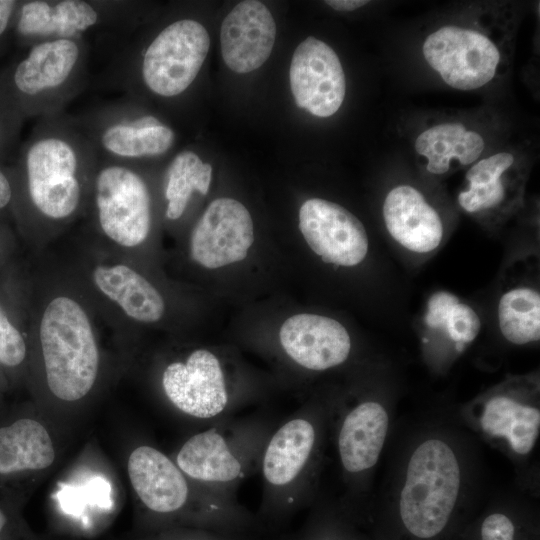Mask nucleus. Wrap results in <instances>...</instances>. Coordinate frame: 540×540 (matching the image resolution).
Returning a JSON list of instances; mask_svg holds the SVG:
<instances>
[{"instance_id": "f257e3e1", "label": "nucleus", "mask_w": 540, "mask_h": 540, "mask_svg": "<svg viewBox=\"0 0 540 540\" xmlns=\"http://www.w3.org/2000/svg\"><path fill=\"white\" fill-rule=\"evenodd\" d=\"M127 470L137 497L154 516L179 517L197 529L237 534L259 531L255 514L238 501L208 491L153 446L136 447L128 458Z\"/></svg>"}, {"instance_id": "f03ea898", "label": "nucleus", "mask_w": 540, "mask_h": 540, "mask_svg": "<svg viewBox=\"0 0 540 540\" xmlns=\"http://www.w3.org/2000/svg\"><path fill=\"white\" fill-rule=\"evenodd\" d=\"M307 405L288 416L270 434L260 460L262 493L256 521L277 530L310 497L321 455L322 419Z\"/></svg>"}, {"instance_id": "7ed1b4c3", "label": "nucleus", "mask_w": 540, "mask_h": 540, "mask_svg": "<svg viewBox=\"0 0 540 540\" xmlns=\"http://www.w3.org/2000/svg\"><path fill=\"white\" fill-rule=\"evenodd\" d=\"M97 150L76 118H42L24 153L27 189L44 218L64 220L81 204L83 177L94 173Z\"/></svg>"}, {"instance_id": "20e7f679", "label": "nucleus", "mask_w": 540, "mask_h": 540, "mask_svg": "<svg viewBox=\"0 0 540 540\" xmlns=\"http://www.w3.org/2000/svg\"><path fill=\"white\" fill-rule=\"evenodd\" d=\"M275 427L264 414L227 418L187 438L174 462L208 491L238 501L237 490L259 471L264 446Z\"/></svg>"}, {"instance_id": "39448f33", "label": "nucleus", "mask_w": 540, "mask_h": 540, "mask_svg": "<svg viewBox=\"0 0 540 540\" xmlns=\"http://www.w3.org/2000/svg\"><path fill=\"white\" fill-rule=\"evenodd\" d=\"M40 342L52 394L64 401L86 396L97 378L99 352L83 308L68 297L53 299L43 313Z\"/></svg>"}, {"instance_id": "423d86ee", "label": "nucleus", "mask_w": 540, "mask_h": 540, "mask_svg": "<svg viewBox=\"0 0 540 540\" xmlns=\"http://www.w3.org/2000/svg\"><path fill=\"white\" fill-rule=\"evenodd\" d=\"M461 471L453 449L430 438L413 451L400 493L399 510L405 528L428 539L446 526L456 505Z\"/></svg>"}, {"instance_id": "0eeeda50", "label": "nucleus", "mask_w": 540, "mask_h": 540, "mask_svg": "<svg viewBox=\"0 0 540 540\" xmlns=\"http://www.w3.org/2000/svg\"><path fill=\"white\" fill-rule=\"evenodd\" d=\"M225 367L214 351L194 349L183 360L165 366L163 394L179 414L205 426L233 417L252 397L247 387L233 383Z\"/></svg>"}, {"instance_id": "6e6552de", "label": "nucleus", "mask_w": 540, "mask_h": 540, "mask_svg": "<svg viewBox=\"0 0 540 540\" xmlns=\"http://www.w3.org/2000/svg\"><path fill=\"white\" fill-rule=\"evenodd\" d=\"M89 44L52 39L32 44L15 67L12 81L27 111L42 118L59 115L87 80Z\"/></svg>"}, {"instance_id": "1a4fd4ad", "label": "nucleus", "mask_w": 540, "mask_h": 540, "mask_svg": "<svg viewBox=\"0 0 540 540\" xmlns=\"http://www.w3.org/2000/svg\"><path fill=\"white\" fill-rule=\"evenodd\" d=\"M209 47V34L200 22L175 20L142 48L138 77L152 94L166 99L177 97L196 79Z\"/></svg>"}, {"instance_id": "9d476101", "label": "nucleus", "mask_w": 540, "mask_h": 540, "mask_svg": "<svg viewBox=\"0 0 540 540\" xmlns=\"http://www.w3.org/2000/svg\"><path fill=\"white\" fill-rule=\"evenodd\" d=\"M76 120L101 159L132 165L164 155L175 142V133L168 125L152 114L138 113L126 98Z\"/></svg>"}, {"instance_id": "9b49d317", "label": "nucleus", "mask_w": 540, "mask_h": 540, "mask_svg": "<svg viewBox=\"0 0 540 540\" xmlns=\"http://www.w3.org/2000/svg\"><path fill=\"white\" fill-rule=\"evenodd\" d=\"M93 190L105 235L125 247L143 243L151 228V196L132 165L99 158Z\"/></svg>"}, {"instance_id": "f8f14e48", "label": "nucleus", "mask_w": 540, "mask_h": 540, "mask_svg": "<svg viewBox=\"0 0 540 540\" xmlns=\"http://www.w3.org/2000/svg\"><path fill=\"white\" fill-rule=\"evenodd\" d=\"M126 6L123 1H27L20 6L16 29L32 44L52 39L88 43L108 30L126 31Z\"/></svg>"}, {"instance_id": "ddd939ff", "label": "nucleus", "mask_w": 540, "mask_h": 540, "mask_svg": "<svg viewBox=\"0 0 540 540\" xmlns=\"http://www.w3.org/2000/svg\"><path fill=\"white\" fill-rule=\"evenodd\" d=\"M426 62L443 81L458 90L488 84L500 62L497 46L483 33L459 26H443L424 41Z\"/></svg>"}, {"instance_id": "4468645a", "label": "nucleus", "mask_w": 540, "mask_h": 540, "mask_svg": "<svg viewBox=\"0 0 540 540\" xmlns=\"http://www.w3.org/2000/svg\"><path fill=\"white\" fill-rule=\"evenodd\" d=\"M299 229L310 249L325 263L352 267L368 253L364 225L337 203L321 198L306 200L299 210Z\"/></svg>"}, {"instance_id": "2eb2a0df", "label": "nucleus", "mask_w": 540, "mask_h": 540, "mask_svg": "<svg viewBox=\"0 0 540 540\" xmlns=\"http://www.w3.org/2000/svg\"><path fill=\"white\" fill-rule=\"evenodd\" d=\"M254 242V225L247 208L232 198H217L206 208L190 237L191 258L207 269L245 259Z\"/></svg>"}, {"instance_id": "dca6fc26", "label": "nucleus", "mask_w": 540, "mask_h": 540, "mask_svg": "<svg viewBox=\"0 0 540 540\" xmlns=\"http://www.w3.org/2000/svg\"><path fill=\"white\" fill-rule=\"evenodd\" d=\"M289 80L296 105L314 116H332L344 101L346 80L339 57L313 36L295 49Z\"/></svg>"}, {"instance_id": "f3484780", "label": "nucleus", "mask_w": 540, "mask_h": 540, "mask_svg": "<svg viewBox=\"0 0 540 540\" xmlns=\"http://www.w3.org/2000/svg\"><path fill=\"white\" fill-rule=\"evenodd\" d=\"M279 346L293 366L306 372H323L344 364L352 343L337 320L310 313L296 314L282 324Z\"/></svg>"}, {"instance_id": "a211bd4d", "label": "nucleus", "mask_w": 540, "mask_h": 540, "mask_svg": "<svg viewBox=\"0 0 540 540\" xmlns=\"http://www.w3.org/2000/svg\"><path fill=\"white\" fill-rule=\"evenodd\" d=\"M275 38L276 23L269 9L260 1H242L221 24L223 60L230 70L249 73L269 58Z\"/></svg>"}, {"instance_id": "6ab92c4d", "label": "nucleus", "mask_w": 540, "mask_h": 540, "mask_svg": "<svg viewBox=\"0 0 540 540\" xmlns=\"http://www.w3.org/2000/svg\"><path fill=\"white\" fill-rule=\"evenodd\" d=\"M387 411L377 401L365 400L343 414L336 445L343 472L357 477L378 461L388 431Z\"/></svg>"}, {"instance_id": "aec40b11", "label": "nucleus", "mask_w": 540, "mask_h": 540, "mask_svg": "<svg viewBox=\"0 0 540 540\" xmlns=\"http://www.w3.org/2000/svg\"><path fill=\"white\" fill-rule=\"evenodd\" d=\"M383 218L391 237L415 253L435 250L443 237V224L437 211L422 193L410 185L389 191L383 202Z\"/></svg>"}, {"instance_id": "412c9836", "label": "nucleus", "mask_w": 540, "mask_h": 540, "mask_svg": "<svg viewBox=\"0 0 540 540\" xmlns=\"http://www.w3.org/2000/svg\"><path fill=\"white\" fill-rule=\"evenodd\" d=\"M54 458L50 435L37 420L18 417L0 424V478L45 469Z\"/></svg>"}, {"instance_id": "4be33fe9", "label": "nucleus", "mask_w": 540, "mask_h": 540, "mask_svg": "<svg viewBox=\"0 0 540 540\" xmlns=\"http://www.w3.org/2000/svg\"><path fill=\"white\" fill-rule=\"evenodd\" d=\"M97 287L131 318L152 323L165 309L160 293L143 276L126 265L98 266L93 272Z\"/></svg>"}, {"instance_id": "5701e85b", "label": "nucleus", "mask_w": 540, "mask_h": 540, "mask_svg": "<svg viewBox=\"0 0 540 540\" xmlns=\"http://www.w3.org/2000/svg\"><path fill=\"white\" fill-rule=\"evenodd\" d=\"M485 147L484 140L475 131L461 123H443L424 130L415 140V150L427 158L428 172L440 175L448 172L450 161L461 165L475 162Z\"/></svg>"}, {"instance_id": "b1692460", "label": "nucleus", "mask_w": 540, "mask_h": 540, "mask_svg": "<svg viewBox=\"0 0 540 540\" xmlns=\"http://www.w3.org/2000/svg\"><path fill=\"white\" fill-rule=\"evenodd\" d=\"M480 424L487 434L505 438L515 453L527 455L539 435L540 411L511 397L498 395L485 404Z\"/></svg>"}, {"instance_id": "393cba45", "label": "nucleus", "mask_w": 540, "mask_h": 540, "mask_svg": "<svg viewBox=\"0 0 540 540\" xmlns=\"http://www.w3.org/2000/svg\"><path fill=\"white\" fill-rule=\"evenodd\" d=\"M513 163L511 153L500 152L472 165L465 175L467 189L457 198L461 208L468 213H480L500 206L507 193L502 177Z\"/></svg>"}, {"instance_id": "a878e982", "label": "nucleus", "mask_w": 540, "mask_h": 540, "mask_svg": "<svg viewBox=\"0 0 540 540\" xmlns=\"http://www.w3.org/2000/svg\"><path fill=\"white\" fill-rule=\"evenodd\" d=\"M212 178V166L190 150L179 152L166 171L164 195L168 201L166 217L179 219L194 191L206 195Z\"/></svg>"}, {"instance_id": "bb28decb", "label": "nucleus", "mask_w": 540, "mask_h": 540, "mask_svg": "<svg viewBox=\"0 0 540 540\" xmlns=\"http://www.w3.org/2000/svg\"><path fill=\"white\" fill-rule=\"evenodd\" d=\"M499 328L516 345L539 341L540 294L531 287H514L502 294L498 304Z\"/></svg>"}, {"instance_id": "cd10ccee", "label": "nucleus", "mask_w": 540, "mask_h": 540, "mask_svg": "<svg viewBox=\"0 0 540 540\" xmlns=\"http://www.w3.org/2000/svg\"><path fill=\"white\" fill-rule=\"evenodd\" d=\"M425 323L431 328H444L449 338L463 348L472 342L481 328L475 310L449 292H437L428 301Z\"/></svg>"}, {"instance_id": "c85d7f7f", "label": "nucleus", "mask_w": 540, "mask_h": 540, "mask_svg": "<svg viewBox=\"0 0 540 540\" xmlns=\"http://www.w3.org/2000/svg\"><path fill=\"white\" fill-rule=\"evenodd\" d=\"M26 356V344L20 332L0 310V363L7 367L19 366Z\"/></svg>"}, {"instance_id": "c756f323", "label": "nucleus", "mask_w": 540, "mask_h": 540, "mask_svg": "<svg viewBox=\"0 0 540 540\" xmlns=\"http://www.w3.org/2000/svg\"><path fill=\"white\" fill-rule=\"evenodd\" d=\"M514 526L502 513H493L485 518L481 526L482 540H513Z\"/></svg>"}, {"instance_id": "7c9ffc66", "label": "nucleus", "mask_w": 540, "mask_h": 540, "mask_svg": "<svg viewBox=\"0 0 540 540\" xmlns=\"http://www.w3.org/2000/svg\"><path fill=\"white\" fill-rule=\"evenodd\" d=\"M282 540H337L329 537L328 533H323L313 525L304 528L299 533H294L289 537H285Z\"/></svg>"}, {"instance_id": "2f4dec72", "label": "nucleus", "mask_w": 540, "mask_h": 540, "mask_svg": "<svg viewBox=\"0 0 540 540\" xmlns=\"http://www.w3.org/2000/svg\"><path fill=\"white\" fill-rule=\"evenodd\" d=\"M16 6V1L0 0V37L7 29Z\"/></svg>"}, {"instance_id": "473e14b6", "label": "nucleus", "mask_w": 540, "mask_h": 540, "mask_svg": "<svg viewBox=\"0 0 540 540\" xmlns=\"http://www.w3.org/2000/svg\"><path fill=\"white\" fill-rule=\"evenodd\" d=\"M325 3L337 11H353L365 6L369 1L365 0H328Z\"/></svg>"}, {"instance_id": "72a5a7b5", "label": "nucleus", "mask_w": 540, "mask_h": 540, "mask_svg": "<svg viewBox=\"0 0 540 540\" xmlns=\"http://www.w3.org/2000/svg\"><path fill=\"white\" fill-rule=\"evenodd\" d=\"M12 190L5 174L0 170V209L4 208L11 200Z\"/></svg>"}, {"instance_id": "f704fd0d", "label": "nucleus", "mask_w": 540, "mask_h": 540, "mask_svg": "<svg viewBox=\"0 0 540 540\" xmlns=\"http://www.w3.org/2000/svg\"><path fill=\"white\" fill-rule=\"evenodd\" d=\"M8 524V516L5 508L0 504V538Z\"/></svg>"}, {"instance_id": "c9c22d12", "label": "nucleus", "mask_w": 540, "mask_h": 540, "mask_svg": "<svg viewBox=\"0 0 540 540\" xmlns=\"http://www.w3.org/2000/svg\"><path fill=\"white\" fill-rule=\"evenodd\" d=\"M0 138H1V132H0Z\"/></svg>"}]
</instances>
